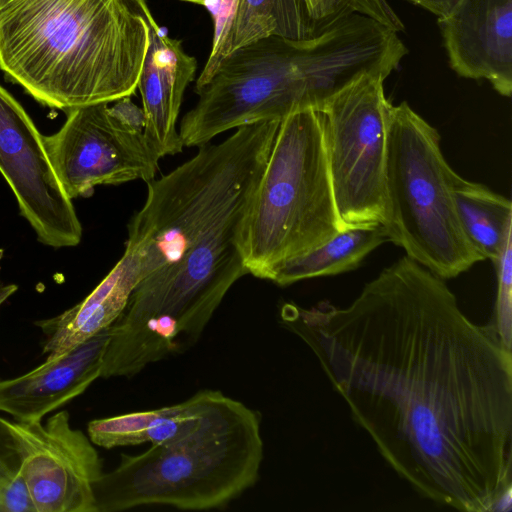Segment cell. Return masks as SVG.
Masks as SVG:
<instances>
[{
    "mask_svg": "<svg viewBox=\"0 0 512 512\" xmlns=\"http://www.w3.org/2000/svg\"><path fill=\"white\" fill-rule=\"evenodd\" d=\"M354 422L422 498L506 512L512 495V353L445 281L408 256L346 307L285 303Z\"/></svg>",
    "mask_w": 512,
    "mask_h": 512,
    "instance_id": "obj_1",
    "label": "cell"
},
{
    "mask_svg": "<svg viewBox=\"0 0 512 512\" xmlns=\"http://www.w3.org/2000/svg\"><path fill=\"white\" fill-rule=\"evenodd\" d=\"M146 0H0V69L69 111L131 96L149 45Z\"/></svg>",
    "mask_w": 512,
    "mask_h": 512,
    "instance_id": "obj_2",
    "label": "cell"
},
{
    "mask_svg": "<svg viewBox=\"0 0 512 512\" xmlns=\"http://www.w3.org/2000/svg\"><path fill=\"white\" fill-rule=\"evenodd\" d=\"M263 452L260 415L223 394L183 437L122 454L94 485L96 512L146 505L221 508L256 483Z\"/></svg>",
    "mask_w": 512,
    "mask_h": 512,
    "instance_id": "obj_3",
    "label": "cell"
},
{
    "mask_svg": "<svg viewBox=\"0 0 512 512\" xmlns=\"http://www.w3.org/2000/svg\"><path fill=\"white\" fill-rule=\"evenodd\" d=\"M279 123L238 127L224 141L199 146L192 158L147 182L145 202L128 224L125 246L139 265L141 280L177 261L249 201Z\"/></svg>",
    "mask_w": 512,
    "mask_h": 512,
    "instance_id": "obj_4",
    "label": "cell"
},
{
    "mask_svg": "<svg viewBox=\"0 0 512 512\" xmlns=\"http://www.w3.org/2000/svg\"><path fill=\"white\" fill-rule=\"evenodd\" d=\"M246 205L136 285L110 326L100 377L134 376L198 341L229 289L248 274L238 238Z\"/></svg>",
    "mask_w": 512,
    "mask_h": 512,
    "instance_id": "obj_5",
    "label": "cell"
},
{
    "mask_svg": "<svg viewBox=\"0 0 512 512\" xmlns=\"http://www.w3.org/2000/svg\"><path fill=\"white\" fill-rule=\"evenodd\" d=\"M331 183L322 112L282 119L239 225L248 274L268 280L280 264L342 231Z\"/></svg>",
    "mask_w": 512,
    "mask_h": 512,
    "instance_id": "obj_6",
    "label": "cell"
},
{
    "mask_svg": "<svg viewBox=\"0 0 512 512\" xmlns=\"http://www.w3.org/2000/svg\"><path fill=\"white\" fill-rule=\"evenodd\" d=\"M387 121L388 241L443 280L455 278L485 259L460 224L440 135L406 102L389 104Z\"/></svg>",
    "mask_w": 512,
    "mask_h": 512,
    "instance_id": "obj_7",
    "label": "cell"
},
{
    "mask_svg": "<svg viewBox=\"0 0 512 512\" xmlns=\"http://www.w3.org/2000/svg\"><path fill=\"white\" fill-rule=\"evenodd\" d=\"M307 83L292 40L269 37L242 47L195 91L198 101L181 121L182 143L199 147L225 131L281 121L295 111L312 108Z\"/></svg>",
    "mask_w": 512,
    "mask_h": 512,
    "instance_id": "obj_8",
    "label": "cell"
},
{
    "mask_svg": "<svg viewBox=\"0 0 512 512\" xmlns=\"http://www.w3.org/2000/svg\"><path fill=\"white\" fill-rule=\"evenodd\" d=\"M385 76L364 73L328 98L324 117L328 163L342 229L382 225L388 107Z\"/></svg>",
    "mask_w": 512,
    "mask_h": 512,
    "instance_id": "obj_9",
    "label": "cell"
},
{
    "mask_svg": "<svg viewBox=\"0 0 512 512\" xmlns=\"http://www.w3.org/2000/svg\"><path fill=\"white\" fill-rule=\"evenodd\" d=\"M109 103L75 108L63 126L43 137L50 162L66 194L89 197L98 185H118L155 178L159 157L144 131L117 117Z\"/></svg>",
    "mask_w": 512,
    "mask_h": 512,
    "instance_id": "obj_10",
    "label": "cell"
},
{
    "mask_svg": "<svg viewBox=\"0 0 512 512\" xmlns=\"http://www.w3.org/2000/svg\"><path fill=\"white\" fill-rule=\"evenodd\" d=\"M43 137L23 106L0 85V173L38 241L53 248L73 247L81 241L82 226Z\"/></svg>",
    "mask_w": 512,
    "mask_h": 512,
    "instance_id": "obj_11",
    "label": "cell"
},
{
    "mask_svg": "<svg viewBox=\"0 0 512 512\" xmlns=\"http://www.w3.org/2000/svg\"><path fill=\"white\" fill-rule=\"evenodd\" d=\"M21 457V475L35 512H96L94 485L102 459L67 410L42 421L22 423L2 417Z\"/></svg>",
    "mask_w": 512,
    "mask_h": 512,
    "instance_id": "obj_12",
    "label": "cell"
},
{
    "mask_svg": "<svg viewBox=\"0 0 512 512\" xmlns=\"http://www.w3.org/2000/svg\"><path fill=\"white\" fill-rule=\"evenodd\" d=\"M451 68L512 94V0H460L438 18Z\"/></svg>",
    "mask_w": 512,
    "mask_h": 512,
    "instance_id": "obj_13",
    "label": "cell"
},
{
    "mask_svg": "<svg viewBox=\"0 0 512 512\" xmlns=\"http://www.w3.org/2000/svg\"><path fill=\"white\" fill-rule=\"evenodd\" d=\"M144 18L149 45L137 88L142 97L145 138L162 158L181 152L184 146L176 124L184 92L195 78L197 60L159 26L148 4Z\"/></svg>",
    "mask_w": 512,
    "mask_h": 512,
    "instance_id": "obj_14",
    "label": "cell"
},
{
    "mask_svg": "<svg viewBox=\"0 0 512 512\" xmlns=\"http://www.w3.org/2000/svg\"><path fill=\"white\" fill-rule=\"evenodd\" d=\"M109 329L24 375L0 380V412L17 422L42 421L45 415L84 393L101 375Z\"/></svg>",
    "mask_w": 512,
    "mask_h": 512,
    "instance_id": "obj_15",
    "label": "cell"
},
{
    "mask_svg": "<svg viewBox=\"0 0 512 512\" xmlns=\"http://www.w3.org/2000/svg\"><path fill=\"white\" fill-rule=\"evenodd\" d=\"M321 25L309 18L301 0H222L215 19L212 48L196 79L195 91L236 50L269 37L304 39Z\"/></svg>",
    "mask_w": 512,
    "mask_h": 512,
    "instance_id": "obj_16",
    "label": "cell"
},
{
    "mask_svg": "<svg viewBox=\"0 0 512 512\" xmlns=\"http://www.w3.org/2000/svg\"><path fill=\"white\" fill-rule=\"evenodd\" d=\"M141 280L135 258L124 252L104 279L81 302L61 314L35 322L45 335L43 354L55 360L100 331L110 327L124 311Z\"/></svg>",
    "mask_w": 512,
    "mask_h": 512,
    "instance_id": "obj_17",
    "label": "cell"
},
{
    "mask_svg": "<svg viewBox=\"0 0 512 512\" xmlns=\"http://www.w3.org/2000/svg\"><path fill=\"white\" fill-rule=\"evenodd\" d=\"M222 396L220 391L202 390L175 405L95 419L88 423V437L106 449L169 443L192 431Z\"/></svg>",
    "mask_w": 512,
    "mask_h": 512,
    "instance_id": "obj_18",
    "label": "cell"
},
{
    "mask_svg": "<svg viewBox=\"0 0 512 512\" xmlns=\"http://www.w3.org/2000/svg\"><path fill=\"white\" fill-rule=\"evenodd\" d=\"M451 192L460 224L474 248L493 263L512 235V203L487 186L454 171Z\"/></svg>",
    "mask_w": 512,
    "mask_h": 512,
    "instance_id": "obj_19",
    "label": "cell"
},
{
    "mask_svg": "<svg viewBox=\"0 0 512 512\" xmlns=\"http://www.w3.org/2000/svg\"><path fill=\"white\" fill-rule=\"evenodd\" d=\"M389 242L382 225L348 228L312 251L277 266L268 280L280 286L356 269L364 258Z\"/></svg>",
    "mask_w": 512,
    "mask_h": 512,
    "instance_id": "obj_20",
    "label": "cell"
},
{
    "mask_svg": "<svg viewBox=\"0 0 512 512\" xmlns=\"http://www.w3.org/2000/svg\"><path fill=\"white\" fill-rule=\"evenodd\" d=\"M0 512H35L21 475V457L0 416Z\"/></svg>",
    "mask_w": 512,
    "mask_h": 512,
    "instance_id": "obj_21",
    "label": "cell"
},
{
    "mask_svg": "<svg viewBox=\"0 0 512 512\" xmlns=\"http://www.w3.org/2000/svg\"><path fill=\"white\" fill-rule=\"evenodd\" d=\"M309 18L318 24L336 17L357 13L368 16L395 32L405 29L387 0H301Z\"/></svg>",
    "mask_w": 512,
    "mask_h": 512,
    "instance_id": "obj_22",
    "label": "cell"
},
{
    "mask_svg": "<svg viewBox=\"0 0 512 512\" xmlns=\"http://www.w3.org/2000/svg\"><path fill=\"white\" fill-rule=\"evenodd\" d=\"M497 272L495 320L492 322L504 344L511 349L512 336V235L494 262Z\"/></svg>",
    "mask_w": 512,
    "mask_h": 512,
    "instance_id": "obj_23",
    "label": "cell"
},
{
    "mask_svg": "<svg viewBox=\"0 0 512 512\" xmlns=\"http://www.w3.org/2000/svg\"><path fill=\"white\" fill-rule=\"evenodd\" d=\"M113 106H109L111 113L121 120L123 123L144 131L145 127V116L143 109L135 105L131 100L130 96L123 97L114 101Z\"/></svg>",
    "mask_w": 512,
    "mask_h": 512,
    "instance_id": "obj_24",
    "label": "cell"
},
{
    "mask_svg": "<svg viewBox=\"0 0 512 512\" xmlns=\"http://www.w3.org/2000/svg\"><path fill=\"white\" fill-rule=\"evenodd\" d=\"M408 1L427 9L431 13L435 14L438 18H441V17L448 15L460 0H408Z\"/></svg>",
    "mask_w": 512,
    "mask_h": 512,
    "instance_id": "obj_25",
    "label": "cell"
},
{
    "mask_svg": "<svg viewBox=\"0 0 512 512\" xmlns=\"http://www.w3.org/2000/svg\"><path fill=\"white\" fill-rule=\"evenodd\" d=\"M18 289L15 284L0 285V306Z\"/></svg>",
    "mask_w": 512,
    "mask_h": 512,
    "instance_id": "obj_26",
    "label": "cell"
},
{
    "mask_svg": "<svg viewBox=\"0 0 512 512\" xmlns=\"http://www.w3.org/2000/svg\"><path fill=\"white\" fill-rule=\"evenodd\" d=\"M183 1L200 4V5H205L208 0H183Z\"/></svg>",
    "mask_w": 512,
    "mask_h": 512,
    "instance_id": "obj_27",
    "label": "cell"
},
{
    "mask_svg": "<svg viewBox=\"0 0 512 512\" xmlns=\"http://www.w3.org/2000/svg\"><path fill=\"white\" fill-rule=\"evenodd\" d=\"M3 253H4V250L3 249H0V260L2 259L3 257Z\"/></svg>",
    "mask_w": 512,
    "mask_h": 512,
    "instance_id": "obj_28",
    "label": "cell"
}]
</instances>
